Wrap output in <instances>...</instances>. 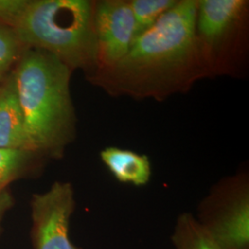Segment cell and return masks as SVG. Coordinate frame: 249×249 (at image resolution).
I'll return each mask as SVG.
<instances>
[{
    "instance_id": "9",
    "label": "cell",
    "mask_w": 249,
    "mask_h": 249,
    "mask_svg": "<svg viewBox=\"0 0 249 249\" xmlns=\"http://www.w3.org/2000/svg\"><path fill=\"white\" fill-rule=\"evenodd\" d=\"M100 158L120 183L143 187L151 180V160L145 154L117 147H107L100 152Z\"/></svg>"
},
{
    "instance_id": "13",
    "label": "cell",
    "mask_w": 249,
    "mask_h": 249,
    "mask_svg": "<svg viewBox=\"0 0 249 249\" xmlns=\"http://www.w3.org/2000/svg\"><path fill=\"white\" fill-rule=\"evenodd\" d=\"M23 50L14 29L0 24V84L14 71Z\"/></svg>"
},
{
    "instance_id": "4",
    "label": "cell",
    "mask_w": 249,
    "mask_h": 249,
    "mask_svg": "<svg viewBox=\"0 0 249 249\" xmlns=\"http://www.w3.org/2000/svg\"><path fill=\"white\" fill-rule=\"evenodd\" d=\"M247 0H197L196 38L210 76L231 74L245 50Z\"/></svg>"
},
{
    "instance_id": "8",
    "label": "cell",
    "mask_w": 249,
    "mask_h": 249,
    "mask_svg": "<svg viewBox=\"0 0 249 249\" xmlns=\"http://www.w3.org/2000/svg\"><path fill=\"white\" fill-rule=\"evenodd\" d=\"M0 149L32 151L13 71L0 84Z\"/></svg>"
},
{
    "instance_id": "11",
    "label": "cell",
    "mask_w": 249,
    "mask_h": 249,
    "mask_svg": "<svg viewBox=\"0 0 249 249\" xmlns=\"http://www.w3.org/2000/svg\"><path fill=\"white\" fill-rule=\"evenodd\" d=\"M171 242L175 249H223L190 213H183L178 216Z\"/></svg>"
},
{
    "instance_id": "6",
    "label": "cell",
    "mask_w": 249,
    "mask_h": 249,
    "mask_svg": "<svg viewBox=\"0 0 249 249\" xmlns=\"http://www.w3.org/2000/svg\"><path fill=\"white\" fill-rule=\"evenodd\" d=\"M30 209L33 249H82L73 244L70 235L76 209L75 191L71 182L55 181L45 192L33 194Z\"/></svg>"
},
{
    "instance_id": "7",
    "label": "cell",
    "mask_w": 249,
    "mask_h": 249,
    "mask_svg": "<svg viewBox=\"0 0 249 249\" xmlns=\"http://www.w3.org/2000/svg\"><path fill=\"white\" fill-rule=\"evenodd\" d=\"M94 31L97 70L93 76L120 61L136 39V25L129 1H95Z\"/></svg>"
},
{
    "instance_id": "15",
    "label": "cell",
    "mask_w": 249,
    "mask_h": 249,
    "mask_svg": "<svg viewBox=\"0 0 249 249\" xmlns=\"http://www.w3.org/2000/svg\"><path fill=\"white\" fill-rule=\"evenodd\" d=\"M15 198L9 190H5L0 193V235L3 232V221L6 214L14 207Z\"/></svg>"
},
{
    "instance_id": "10",
    "label": "cell",
    "mask_w": 249,
    "mask_h": 249,
    "mask_svg": "<svg viewBox=\"0 0 249 249\" xmlns=\"http://www.w3.org/2000/svg\"><path fill=\"white\" fill-rule=\"evenodd\" d=\"M44 160L43 156L30 150L0 149V193L11 183L35 174Z\"/></svg>"
},
{
    "instance_id": "3",
    "label": "cell",
    "mask_w": 249,
    "mask_h": 249,
    "mask_svg": "<svg viewBox=\"0 0 249 249\" xmlns=\"http://www.w3.org/2000/svg\"><path fill=\"white\" fill-rule=\"evenodd\" d=\"M94 9L89 0H29L14 31L24 49L45 51L91 78L97 70Z\"/></svg>"
},
{
    "instance_id": "5",
    "label": "cell",
    "mask_w": 249,
    "mask_h": 249,
    "mask_svg": "<svg viewBox=\"0 0 249 249\" xmlns=\"http://www.w3.org/2000/svg\"><path fill=\"white\" fill-rule=\"evenodd\" d=\"M195 217L222 249H249V173L239 171L218 181Z\"/></svg>"
},
{
    "instance_id": "2",
    "label": "cell",
    "mask_w": 249,
    "mask_h": 249,
    "mask_svg": "<svg viewBox=\"0 0 249 249\" xmlns=\"http://www.w3.org/2000/svg\"><path fill=\"white\" fill-rule=\"evenodd\" d=\"M72 72L52 54L32 48L23 50L13 71L30 148L45 159L62 158L76 137Z\"/></svg>"
},
{
    "instance_id": "1",
    "label": "cell",
    "mask_w": 249,
    "mask_h": 249,
    "mask_svg": "<svg viewBox=\"0 0 249 249\" xmlns=\"http://www.w3.org/2000/svg\"><path fill=\"white\" fill-rule=\"evenodd\" d=\"M197 0H178L157 23L137 36L124 57L92 77L112 95L157 101L187 92L210 76L196 44Z\"/></svg>"
},
{
    "instance_id": "12",
    "label": "cell",
    "mask_w": 249,
    "mask_h": 249,
    "mask_svg": "<svg viewBox=\"0 0 249 249\" xmlns=\"http://www.w3.org/2000/svg\"><path fill=\"white\" fill-rule=\"evenodd\" d=\"M177 2L178 0H130L129 5L136 25V37L154 26Z\"/></svg>"
},
{
    "instance_id": "14",
    "label": "cell",
    "mask_w": 249,
    "mask_h": 249,
    "mask_svg": "<svg viewBox=\"0 0 249 249\" xmlns=\"http://www.w3.org/2000/svg\"><path fill=\"white\" fill-rule=\"evenodd\" d=\"M28 3L29 0H0V24L15 29Z\"/></svg>"
}]
</instances>
